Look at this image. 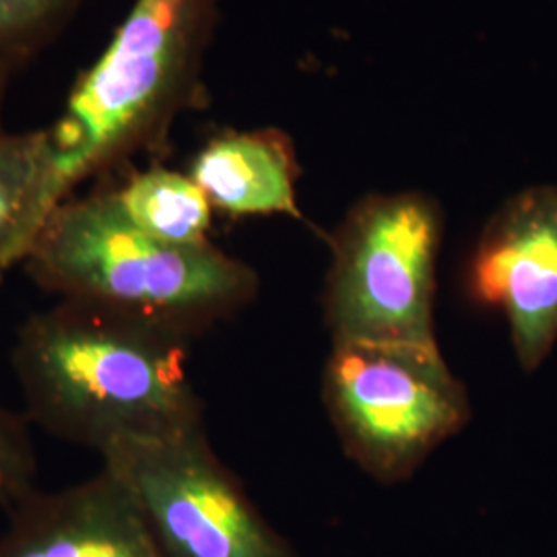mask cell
Masks as SVG:
<instances>
[{
    "instance_id": "cell-1",
    "label": "cell",
    "mask_w": 557,
    "mask_h": 557,
    "mask_svg": "<svg viewBox=\"0 0 557 557\" xmlns=\"http://www.w3.org/2000/svg\"><path fill=\"white\" fill-rule=\"evenodd\" d=\"M25 419L94 453L205 428L188 338L59 299L23 322L11 351Z\"/></svg>"
},
{
    "instance_id": "cell-2",
    "label": "cell",
    "mask_w": 557,
    "mask_h": 557,
    "mask_svg": "<svg viewBox=\"0 0 557 557\" xmlns=\"http://www.w3.org/2000/svg\"><path fill=\"white\" fill-rule=\"evenodd\" d=\"M59 299L81 301L190 338L244 310L257 271L213 242L170 244L124 215L112 193L62 200L23 262Z\"/></svg>"
},
{
    "instance_id": "cell-3",
    "label": "cell",
    "mask_w": 557,
    "mask_h": 557,
    "mask_svg": "<svg viewBox=\"0 0 557 557\" xmlns=\"http://www.w3.org/2000/svg\"><path fill=\"white\" fill-rule=\"evenodd\" d=\"M218 0H137L100 60L46 128L64 200L91 176L161 151L174 120L200 98Z\"/></svg>"
},
{
    "instance_id": "cell-4",
    "label": "cell",
    "mask_w": 557,
    "mask_h": 557,
    "mask_svg": "<svg viewBox=\"0 0 557 557\" xmlns=\"http://www.w3.org/2000/svg\"><path fill=\"white\" fill-rule=\"evenodd\" d=\"M438 202L403 190L358 200L331 238L324 317L333 345L438 347Z\"/></svg>"
},
{
    "instance_id": "cell-5",
    "label": "cell",
    "mask_w": 557,
    "mask_h": 557,
    "mask_svg": "<svg viewBox=\"0 0 557 557\" xmlns=\"http://www.w3.org/2000/svg\"><path fill=\"white\" fill-rule=\"evenodd\" d=\"M322 398L347 457L380 483L411 478L471 419L440 347L333 345Z\"/></svg>"
},
{
    "instance_id": "cell-6",
    "label": "cell",
    "mask_w": 557,
    "mask_h": 557,
    "mask_svg": "<svg viewBox=\"0 0 557 557\" xmlns=\"http://www.w3.org/2000/svg\"><path fill=\"white\" fill-rule=\"evenodd\" d=\"M100 457L137 499L165 557H298L221 462L205 428L124 440Z\"/></svg>"
},
{
    "instance_id": "cell-7",
    "label": "cell",
    "mask_w": 557,
    "mask_h": 557,
    "mask_svg": "<svg viewBox=\"0 0 557 557\" xmlns=\"http://www.w3.org/2000/svg\"><path fill=\"white\" fill-rule=\"evenodd\" d=\"M467 289L504 314L518 366L537 372L557 343V184L499 205L469 257Z\"/></svg>"
},
{
    "instance_id": "cell-8",
    "label": "cell",
    "mask_w": 557,
    "mask_h": 557,
    "mask_svg": "<svg viewBox=\"0 0 557 557\" xmlns=\"http://www.w3.org/2000/svg\"><path fill=\"white\" fill-rule=\"evenodd\" d=\"M7 517L0 557H165L137 499L106 467L59 492L34 490Z\"/></svg>"
},
{
    "instance_id": "cell-9",
    "label": "cell",
    "mask_w": 557,
    "mask_h": 557,
    "mask_svg": "<svg viewBox=\"0 0 557 557\" xmlns=\"http://www.w3.org/2000/svg\"><path fill=\"white\" fill-rule=\"evenodd\" d=\"M190 178L213 209L232 218L287 215L301 220L292 140L275 128L223 133L209 140L190 165Z\"/></svg>"
},
{
    "instance_id": "cell-10",
    "label": "cell",
    "mask_w": 557,
    "mask_h": 557,
    "mask_svg": "<svg viewBox=\"0 0 557 557\" xmlns=\"http://www.w3.org/2000/svg\"><path fill=\"white\" fill-rule=\"evenodd\" d=\"M62 200L48 131H0V285L23 267Z\"/></svg>"
},
{
    "instance_id": "cell-11",
    "label": "cell",
    "mask_w": 557,
    "mask_h": 557,
    "mask_svg": "<svg viewBox=\"0 0 557 557\" xmlns=\"http://www.w3.org/2000/svg\"><path fill=\"white\" fill-rule=\"evenodd\" d=\"M120 209L140 232L170 244H205L213 207L186 174L151 168L114 190Z\"/></svg>"
},
{
    "instance_id": "cell-12",
    "label": "cell",
    "mask_w": 557,
    "mask_h": 557,
    "mask_svg": "<svg viewBox=\"0 0 557 557\" xmlns=\"http://www.w3.org/2000/svg\"><path fill=\"white\" fill-rule=\"evenodd\" d=\"M79 0H0V89L52 40Z\"/></svg>"
},
{
    "instance_id": "cell-13",
    "label": "cell",
    "mask_w": 557,
    "mask_h": 557,
    "mask_svg": "<svg viewBox=\"0 0 557 557\" xmlns=\"http://www.w3.org/2000/svg\"><path fill=\"white\" fill-rule=\"evenodd\" d=\"M38 457L27 430V419L0 403V506L9 510L36 487Z\"/></svg>"
}]
</instances>
